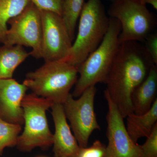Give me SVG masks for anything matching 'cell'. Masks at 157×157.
Returning a JSON list of instances; mask_svg holds the SVG:
<instances>
[{"label": "cell", "mask_w": 157, "mask_h": 157, "mask_svg": "<svg viewBox=\"0 0 157 157\" xmlns=\"http://www.w3.org/2000/svg\"><path fill=\"white\" fill-rule=\"evenodd\" d=\"M155 65L139 42L121 43L104 83L106 91L125 118L133 113L132 93Z\"/></svg>", "instance_id": "cell-1"}, {"label": "cell", "mask_w": 157, "mask_h": 157, "mask_svg": "<svg viewBox=\"0 0 157 157\" xmlns=\"http://www.w3.org/2000/svg\"><path fill=\"white\" fill-rule=\"evenodd\" d=\"M78 68L64 61L45 62L26 75L23 81L29 89L54 104H63L78 78Z\"/></svg>", "instance_id": "cell-2"}, {"label": "cell", "mask_w": 157, "mask_h": 157, "mask_svg": "<svg viewBox=\"0 0 157 157\" xmlns=\"http://www.w3.org/2000/svg\"><path fill=\"white\" fill-rule=\"evenodd\" d=\"M78 19L76 40L64 60L78 68L104 39L109 28V17L101 0H88Z\"/></svg>", "instance_id": "cell-3"}, {"label": "cell", "mask_w": 157, "mask_h": 157, "mask_svg": "<svg viewBox=\"0 0 157 157\" xmlns=\"http://www.w3.org/2000/svg\"><path fill=\"white\" fill-rule=\"evenodd\" d=\"M109 17V28L101 44L78 67L77 78L72 96L78 98L83 91L99 82H105L120 46L121 26L118 21Z\"/></svg>", "instance_id": "cell-4"}, {"label": "cell", "mask_w": 157, "mask_h": 157, "mask_svg": "<svg viewBox=\"0 0 157 157\" xmlns=\"http://www.w3.org/2000/svg\"><path fill=\"white\" fill-rule=\"evenodd\" d=\"M53 104L33 93L24 97L21 106L25 127L17 144L20 150L29 151L36 147L46 148L52 145L53 135L48 127L46 112Z\"/></svg>", "instance_id": "cell-5"}, {"label": "cell", "mask_w": 157, "mask_h": 157, "mask_svg": "<svg viewBox=\"0 0 157 157\" xmlns=\"http://www.w3.org/2000/svg\"><path fill=\"white\" fill-rule=\"evenodd\" d=\"M108 14L120 25V44L144 42L156 24L153 15L141 0H116L110 5Z\"/></svg>", "instance_id": "cell-6"}, {"label": "cell", "mask_w": 157, "mask_h": 157, "mask_svg": "<svg viewBox=\"0 0 157 157\" xmlns=\"http://www.w3.org/2000/svg\"><path fill=\"white\" fill-rule=\"evenodd\" d=\"M97 91L95 86H90L77 99L70 94L63 104L66 117L80 147H86L93 132L101 130L94 110Z\"/></svg>", "instance_id": "cell-7"}, {"label": "cell", "mask_w": 157, "mask_h": 157, "mask_svg": "<svg viewBox=\"0 0 157 157\" xmlns=\"http://www.w3.org/2000/svg\"><path fill=\"white\" fill-rule=\"evenodd\" d=\"M8 24L6 40L3 45H18L32 48L30 55L42 58V27L41 11L31 2L18 15L11 18Z\"/></svg>", "instance_id": "cell-8"}, {"label": "cell", "mask_w": 157, "mask_h": 157, "mask_svg": "<svg viewBox=\"0 0 157 157\" xmlns=\"http://www.w3.org/2000/svg\"><path fill=\"white\" fill-rule=\"evenodd\" d=\"M42 56L45 62L64 61L69 55L72 42L61 17L41 11Z\"/></svg>", "instance_id": "cell-9"}, {"label": "cell", "mask_w": 157, "mask_h": 157, "mask_svg": "<svg viewBox=\"0 0 157 157\" xmlns=\"http://www.w3.org/2000/svg\"><path fill=\"white\" fill-rule=\"evenodd\" d=\"M104 96L108 106L106 116L107 151L112 157H141L140 145L130 137L124 123V118L106 90Z\"/></svg>", "instance_id": "cell-10"}, {"label": "cell", "mask_w": 157, "mask_h": 157, "mask_svg": "<svg viewBox=\"0 0 157 157\" xmlns=\"http://www.w3.org/2000/svg\"><path fill=\"white\" fill-rule=\"evenodd\" d=\"M28 89L12 78L0 79V117L22 126L24 121L21 103Z\"/></svg>", "instance_id": "cell-11"}, {"label": "cell", "mask_w": 157, "mask_h": 157, "mask_svg": "<svg viewBox=\"0 0 157 157\" xmlns=\"http://www.w3.org/2000/svg\"><path fill=\"white\" fill-rule=\"evenodd\" d=\"M51 108L55 127L52 142L54 157H75L80 147L71 132L63 105L54 104Z\"/></svg>", "instance_id": "cell-12"}, {"label": "cell", "mask_w": 157, "mask_h": 157, "mask_svg": "<svg viewBox=\"0 0 157 157\" xmlns=\"http://www.w3.org/2000/svg\"><path fill=\"white\" fill-rule=\"evenodd\" d=\"M157 66L153 65L146 78L132 93L133 113L137 115H141L147 112L157 99Z\"/></svg>", "instance_id": "cell-13"}, {"label": "cell", "mask_w": 157, "mask_h": 157, "mask_svg": "<svg viewBox=\"0 0 157 157\" xmlns=\"http://www.w3.org/2000/svg\"><path fill=\"white\" fill-rule=\"evenodd\" d=\"M127 132L133 141L137 143L141 137H148L157 121V98L151 109L141 115L134 113L126 117Z\"/></svg>", "instance_id": "cell-14"}, {"label": "cell", "mask_w": 157, "mask_h": 157, "mask_svg": "<svg viewBox=\"0 0 157 157\" xmlns=\"http://www.w3.org/2000/svg\"><path fill=\"white\" fill-rule=\"evenodd\" d=\"M30 56L23 46H0V79L12 78L17 67Z\"/></svg>", "instance_id": "cell-15"}, {"label": "cell", "mask_w": 157, "mask_h": 157, "mask_svg": "<svg viewBox=\"0 0 157 157\" xmlns=\"http://www.w3.org/2000/svg\"><path fill=\"white\" fill-rule=\"evenodd\" d=\"M30 3L29 0H0V43H5L9 21L21 13Z\"/></svg>", "instance_id": "cell-16"}, {"label": "cell", "mask_w": 157, "mask_h": 157, "mask_svg": "<svg viewBox=\"0 0 157 157\" xmlns=\"http://www.w3.org/2000/svg\"><path fill=\"white\" fill-rule=\"evenodd\" d=\"M85 3V0L63 1L61 17L72 41L75 37L76 24Z\"/></svg>", "instance_id": "cell-17"}, {"label": "cell", "mask_w": 157, "mask_h": 157, "mask_svg": "<svg viewBox=\"0 0 157 157\" xmlns=\"http://www.w3.org/2000/svg\"><path fill=\"white\" fill-rule=\"evenodd\" d=\"M21 126L11 123L0 117V155L4 149L17 145Z\"/></svg>", "instance_id": "cell-18"}, {"label": "cell", "mask_w": 157, "mask_h": 157, "mask_svg": "<svg viewBox=\"0 0 157 157\" xmlns=\"http://www.w3.org/2000/svg\"><path fill=\"white\" fill-rule=\"evenodd\" d=\"M146 138L145 143L140 145L141 157H157V123Z\"/></svg>", "instance_id": "cell-19"}, {"label": "cell", "mask_w": 157, "mask_h": 157, "mask_svg": "<svg viewBox=\"0 0 157 157\" xmlns=\"http://www.w3.org/2000/svg\"><path fill=\"white\" fill-rule=\"evenodd\" d=\"M107 146L99 140H96L90 147H79L75 157H105Z\"/></svg>", "instance_id": "cell-20"}, {"label": "cell", "mask_w": 157, "mask_h": 157, "mask_svg": "<svg viewBox=\"0 0 157 157\" xmlns=\"http://www.w3.org/2000/svg\"><path fill=\"white\" fill-rule=\"evenodd\" d=\"M41 11L53 12L61 16L63 0H29Z\"/></svg>", "instance_id": "cell-21"}, {"label": "cell", "mask_w": 157, "mask_h": 157, "mask_svg": "<svg viewBox=\"0 0 157 157\" xmlns=\"http://www.w3.org/2000/svg\"><path fill=\"white\" fill-rule=\"evenodd\" d=\"M144 48L152 61L155 65H157V33H151L147 37L144 41Z\"/></svg>", "instance_id": "cell-22"}, {"label": "cell", "mask_w": 157, "mask_h": 157, "mask_svg": "<svg viewBox=\"0 0 157 157\" xmlns=\"http://www.w3.org/2000/svg\"><path fill=\"white\" fill-rule=\"evenodd\" d=\"M141 2L146 5H149L155 10H157V0H141Z\"/></svg>", "instance_id": "cell-23"}, {"label": "cell", "mask_w": 157, "mask_h": 157, "mask_svg": "<svg viewBox=\"0 0 157 157\" xmlns=\"http://www.w3.org/2000/svg\"><path fill=\"white\" fill-rule=\"evenodd\" d=\"M105 157H112L111 156V155L109 154V152H108V151H106V156H105Z\"/></svg>", "instance_id": "cell-24"}, {"label": "cell", "mask_w": 157, "mask_h": 157, "mask_svg": "<svg viewBox=\"0 0 157 157\" xmlns=\"http://www.w3.org/2000/svg\"><path fill=\"white\" fill-rule=\"evenodd\" d=\"M107 1H110L111 2H115L116 0H107Z\"/></svg>", "instance_id": "cell-25"}, {"label": "cell", "mask_w": 157, "mask_h": 157, "mask_svg": "<svg viewBox=\"0 0 157 157\" xmlns=\"http://www.w3.org/2000/svg\"></svg>", "instance_id": "cell-26"}]
</instances>
